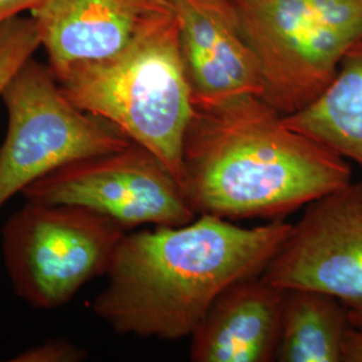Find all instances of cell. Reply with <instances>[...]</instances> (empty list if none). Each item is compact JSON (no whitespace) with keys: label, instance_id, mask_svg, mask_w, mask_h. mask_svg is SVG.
Wrapping results in <instances>:
<instances>
[{"label":"cell","instance_id":"1","mask_svg":"<svg viewBox=\"0 0 362 362\" xmlns=\"http://www.w3.org/2000/svg\"><path fill=\"white\" fill-rule=\"evenodd\" d=\"M291 230L284 219L243 227L197 215L182 226L127 233L93 313L119 336L191 337L226 288L263 274Z\"/></svg>","mask_w":362,"mask_h":362},{"label":"cell","instance_id":"2","mask_svg":"<svg viewBox=\"0 0 362 362\" xmlns=\"http://www.w3.org/2000/svg\"><path fill=\"white\" fill-rule=\"evenodd\" d=\"M349 182L346 158L290 128L262 97L194 107L181 188L196 215L282 220Z\"/></svg>","mask_w":362,"mask_h":362},{"label":"cell","instance_id":"3","mask_svg":"<svg viewBox=\"0 0 362 362\" xmlns=\"http://www.w3.org/2000/svg\"><path fill=\"white\" fill-rule=\"evenodd\" d=\"M54 76L73 104L151 151L181 185L182 145L194 107L176 13L157 21L116 54L69 66Z\"/></svg>","mask_w":362,"mask_h":362},{"label":"cell","instance_id":"4","mask_svg":"<svg viewBox=\"0 0 362 362\" xmlns=\"http://www.w3.org/2000/svg\"><path fill=\"white\" fill-rule=\"evenodd\" d=\"M233 1L262 70V98L282 116L315 101L362 42V0Z\"/></svg>","mask_w":362,"mask_h":362},{"label":"cell","instance_id":"5","mask_svg":"<svg viewBox=\"0 0 362 362\" xmlns=\"http://www.w3.org/2000/svg\"><path fill=\"white\" fill-rule=\"evenodd\" d=\"M7 133L0 146V209L52 170L132 144L116 127L83 112L50 69L30 58L1 94Z\"/></svg>","mask_w":362,"mask_h":362},{"label":"cell","instance_id":"6","mask_svg":"<svg viewBox=\"0 0 362 362\" xmlns=\"http://www.w3.org/2000/svg\"><path fill=\"white\" fill-rule=\"evenodd\" d=\"M127 231L88 208L27 202L3 228L6 270L18 297L58 309L106 275Z\"/></svg>","mask_w":362,"mask_h":362},{"label":"cell","instance_id":"7","mask_svg":"<svg viewBox=\"0 0 362 362\" xmlns=\"http://www.w3.org/2000/svg\"><path fill=\"white\" fill-rule=\"evenodd\" d=\"M22 196L31 203L88 208L127 233L145 226H182L197 216L172 172L136 143L52 170Z\"/></svg>","mask_w":362,"mask_h":362},{"label":"cell","instance_id":"8","mask_svg":"<svg viewBox=\"0 0 362 362\" xmlns=\"http://www.w3.org/2000/svg\"><path fill=\"white\" fill-rule=\"evenodd\" d=\"M285 290L337 298L362 330V181L306 206L303 216L262 274Z\"/></svg>","mask_w":362,"mask_h":362},{"label":"cell","instance_id":"9","mask_svg":"<svg viewBox=\"0 0 362 362\" xmlns=\"http://www.w3.org/2000/svg\"><path fill=\"white\" fill-rule=\"evenodd\" d=\"M194 107L263 94L258 59L233 0H175Z\"/></svg>","mask_w":362,"mask_h":362},{"label":"cell","instance_id":"10","mask_svg":"<svg viewBox=\"0 0 362 362\" xmlns=\"http://www.w3.org/2000/svg\"><path fill=\"white\" fill-rule=\"evenodd\" d=\"M175 13V0H45L31 16L52 73L107 58L157 21Z\"/></svg>","mask_w":362,"mask_h":362},{"label":"cell","instance_id":"11","mask_svg":"<svg viewBox=\"0 0 362 362\" xmlns=\"http://www.w3.org/2000/svg\"><path fill=\"white\" fill-rule=\"evenodd\" d=\"M286 293L263 275L226 288L191 336V361H275Z\"/></svg>","mask_w":362,"mask_h":362},{"label":"cell","instance_id":"12","mask_svg":"<svg viewBox=\"0 0 362 362\" xmlns=\"http://www.w3.org/2000/svg\"><path fill=\"white\" fill-rule=\"evenodd\" d=\"M285 122L362 167V42L342 58L324 93Z\"/></svg>","mask_w":362,"mask_h":362},{"label":"cell","instance_id":"13","mask_svg":"<svg viewBox=\"0 0 362 362\" xmlns=\"http://www.w3.org/2000/svg\"><path fill=\"white\" fill-rule=\"evenodd\" d=\"M286 291L275 361L342 362V344L351 327L346 308L321 291Z\"/></svg>","mask_w":362,"mask_h":362},{"label":"cell","instance_id":"14","mask_svg":"<svg viewBox=\"0 0 362 362\" xmlns=\"http://www.w3.org/2000/svg\"><path fill=\"white\" fill-rule=\"evenodd\" d=\"M42 46L35 19L16 16L0 25V98L13 76Z\"/></svg>","mask_w":362,"mask_h":362},{"label":"cell","instance_id":"15","mask_svg":"<svg viewBox=\"0 0 362 362\" xmlns=\"http://www.w3.org/2000/svg\"><path fill=\"white\" fill-rule=\"evenodd\" d=\"M86 358V353L66 339H54L18 354L13 362H77Z\"/></svg>","mask_w":362,"mask_h":362},{"label":"cell","instance_id":"16","mask_svg":"<svg viewBox=\"0 0 362 362\" xmlns=\"http://www.w3.org/2000/svg\"><path fill=\"white\" fill-rule=\"evenodd\" d=\"M45 0H0V25L19 16L23 11L33 13Z\"/></svg>","mask_w":362,"mask_h":362},{"label":"cell","instance_id":"17","mask_svg":"<svg viewBox=\"0 0 362 362\" xmlns=\"http://www.w3.org/2000/svg\"><path fill=\"white\" fill-rule=\"evenodd\" d=\"M342 362H362V330L350 327L342 344Z\"/></svg>","mask_w":362,"mask_h":362}]
</instances>
